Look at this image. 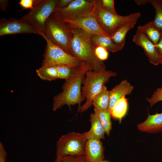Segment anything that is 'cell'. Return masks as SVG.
Returning a JSON list of instances; mask_svg holds the SVG:
<instances>
[{"label": "cell", "instance_id": "6da1fadb", "mask_svg": "<svg viewBox=\"0 0 162 162\" xmlns=\"http://www.w3.org/2000/svg\"><path fill=\"white\" fill-rule=\"evenodd\" d=\"M90 70H92L91 66L84 62L75 68L71 77L65 80L63 84L62 92L54 97L53 111H56L65 105L70 109L72 106L77 104L78 110L80 108L81 103L85 100L82 94V85L86 73Z\"/></svg>", "mask_w": 162, "mask_h": 162}, {"label": "cell", "instance_id": "7a4b0ae2", "mask_svg": "<svg viewBox=\"0 0 162 162\" xmlns=\"http://www.w3.org/2000/svg\"><path fill=\"white\" fill-rule=\"evenodd\" d=\"M66 23L70 34L71 55L81 62L89 64L94 72L106 69V65L103 62L98 59L95 55L90 34L78 27Z\"/></svg>", "mask_w": 162, "mask_h": 162}, {"label": "cell", "instance_id": "3957f363", "mask_svg": "<svg viewBox=\"0 0 162 162\" xmlns=\"http://www.w3.org/2000/svg\"><path fill=\"white\" fill-rule=\"evenodd\" d=\"M116 73L112 70H103L95 72L92 70L87 72L82 82V94L85 102L78 110V112H83L92 105L94 98L110 78L116 76Z\"/></svg>", "mask_w": 162, "mask_h": 162}, {"label": "cell", "instance_id": "277c9868", "mask_svg": "<svg viewBox=\"0 0 162 162\" xmlns=\"http://www.w3.org/2000/svg\"><path fill=\"white\" fill-rule=\"evenodd\" d=\"M87 140L85 132L72 131L62 135L56 143V157L85 155Z\"/></svg>", "mask_w": 162, "mask_h": 162}, {"label": "cell", "instance_id": "5b68a950", "mask_svg": "<svg viewBox=\"0 0 162 162\" xmlns=\"http://www.w3.org/2000/svg\"><path fill=\"white\" fill-rule=\"evenodd\" d=\"M44 34L52 43L71 55L70 32L66 23L56 16L54 12L46 22Z\"/></svg>", "mask_w": 162, "mask_h": 162}, {"label": "cell", "instance_id": "8992f818", "mask_svg": "<svg viewBox=\"0 0 162 162\" xmlns=\"http://www.w3.org/2000/svg\"><path fill=\"white\" fill-rule=\"evenodd\" d=\"M92 14L103 29L110 37L121 25L131 20L138 19L141 16L139 12L125 16L110 13L102 8L100 0H96Z\"/></svg>", "mask_w": 162, "mask_h": 162}, {"label": "cell", "instance_id": "52a82bcc", "mask_svg": "<svg viewBox=\"0 0 162 162\" xmlns=\"http://www.w3.org/2000/svg\"><path fill=\"white\" fill-rule=\"evenodd\" d=\"M59 0H42L27 14L21 19L34 26L39 32L44 34L46 22L55 11Z\"/></svg>", "mask_w": 162, "mask_h": 162}, {"label": "cell", "instance_id": "ba28073f", "mask_svg": "<svg viewBox=\"0 0 162 162\" xmlns=\"http://www.w3.org/2000/svg\"><path fill=\"white\" fill-rule=\"evenodd\" d=\"M40 35L45 40L46 43L42 66L64 64L76 68L81 64L82 62L54 44L44 34H42Z\"/></svg>", "mask_w": 162, "mask_h": 162}, {"label": "cell", "instance_id": "9c48e42d", "mask_svg": "<svg viewBox=\"0 0 162 162\" xmlns=\"http://www.w3.org/2000/svg\"><path fill=\"white\" fill-rule=\"evenodd\" d=\"M96 0H73L68 6L56 8L55 14L62 20H72L92 14Z\"/></svg>", "mask_w": 162, "mask_h": 162}, {"label": "cell", "instance_id": "30bf717a", "mask_svg": "<svg viewBox=\"0 0 162 162\" xmlns=\"http://www.w3.org/2000/svg\"><path fill=\"white\" fill-rule=\"evenodd\" d=\"M21 33H34L39 32L34 26L23 20L2 18L0 20V36Z\"/></svg>", "mask_w": 162, "mask_h": 162}, {"label": "cell", "instance_id": "8fae6325", "mask_svg": "<svg viewBox=\"0 0 162 162\" xmlns=\"http://www.w3.org/2000/svg\"><path fill=\"white\" fill-rule=\"evenodd\" d=\"M133 41L136 45L143 48L151 63L154 65L160 64L162 58L159 54L155 45L138 29L133 37Z\"/></svg>", "mask_w": 162, "mask_h": 162}, {"label": "cell", "instance_id": "7c38bea8", "mask_svg": "<svg viewBox=\"0 0 162 162\" xmlns=\"http://www.w3.org/2000/svg\"><path fill=\"white\" fill-rule=\"evenodd\" d=\"M62 20L82 29L90 35H98L110 38L103 29L92 14L79 19Z\"/></svg>", "mask_w": 162, "mask_h": 162}, {"label": "cell", "instance_id": "4fadbf2b", "mask_svg": "<svg viewBox=\"0 0 162 162\" xmlns=\"http://www.w3.org/2000/svg\"><path fill=\"white\" fill-rule=\"evenodd\" d=\"M104 148L100 140L93 138L88 140L85 155L88 162H101L104 160Z\"/></svg>", "mask_w": 162, "mask_h": 162}, {"label": "cell", "instance_id": "5bb4252c", "mask_svg": "<svg viewBox=\"0 0 162 162\" xmlns=\"http://www.w3.org/2000/svg\"><path fill=\"white\" fill-rule=\"evenodd\" d=\"M133 85L126 79L122 80L110 91L109 108L111 110L119 99L124 96L131 94L134 89Z\"/></svg>", "mask_w": 162, "mask_h": 162}, {"label": "cell", "instance_id": "9a60e30c", "mask_svg": "<svg viewBox=\"0 0 162 162\" xmlns=\"http://www.w3.org/2000/svg\"><path fill=\"white\" fill-rule=\"evenodd\" d=\"M137 129L140 131L149 133L162 132V112L148 114L146 120L137 125Z\"/></svg>", "mask_w": 162, "mask_h": 162}, {"label": "cell", "instance_id": "2e32d148", "mask_svg": "<svg viewBox=\"0 0 162 162\" xmlns=\"http://www.w3.org/2000/svg\"><path fill=\"white\" fill-rule=\"evenodd\" d=\"M89 121L91 124L90 128L88 131L85 132L87 140L93 138L104 139L106 134L104 128L94 113L90 114Z\"/></svg>", "mask_w": 162, "mask_h": 162}, {"label": "cell", "instance_id": "e0dca14e", "mask_svg": "<svg viewBox=\"0 0 162 162\" xmlns=\"http://www.w3.org/2000/svg\"><path fill=\"white\" fill-rule=\"evenodd\" d=\"M138 20H131L119 26L110 37L112 41L116 44L124 46L127 33L133 28L136 23Z\"/></svg>", "mask_w": 162, "mask_h": 162}, {"label": "cell", "instance_id": "ac0fdd59", "mask_svg": "<svg viewBox=\"0 0 162 162\" xmlns=\"http://www.w3.org/2000/svg\"><path fill=\"white\" fill-rule=\"evenodd\" d=\"M91 41L93 46H100L112 52L121 50L124 46L115 44L111 38L98 35H90Z\"/></svg>", "mask_w": 162, "mask_h": 162}, {"label": "cell", "instance_id": "d6986e66", "mask_svg": "<svg viewBox=\"0 0 162 162\" xmlns=\"http://www.w3.org/2000/svg\"><path fill=\"white\" fill-rule=\"evenodd\" d=\"M137 29L143 33L155 45L161 35L162 31L154 26L152 21L143 25H139Z\"/></svg>", "mask_w": 162, "mask_h": 162}, {"label": "cell", "instance_id": "ffe728a7", "mask_svg": "<svg viewBox=\"0 0 162 162\" xmlns=\"http://www.w3.org/2000/svg\"><path fill=\"white\" fill-rule=\"evenodd\" d=\"M110 103V91L104 86L93 99L92 105L94 107L105 110L109 108Z\"/></svg>", "mask_w": 162, "mask_h": 162}, {"label": "cell", "instance_id": "44dd1931", "mask_svg": "<svg viewBox=\"0 0 162 162\" xmlns=\"http://www.w3.org/2000/svg\"><path fill=\"white\" fill-rule=\"evenodd\" d=\"M94 113L97 116L101 123L107 136L110 135L112 129V122L111 119L110 110L108 108L102 110L94 107Z\"/></svg>", "mask_w": 162, "mask_h": 162}, {"label": "cell", "instance_id": "7402d4cb", "mask_svg": "<svg viewBox=\"0 0 162 162\" xmlns=\"http://www.w3.org/2000/svg\"><path fill=\"white\" fill-rule=\"evenodd\" d=\"M128 106V99L124 96L118 100L110 110L111 116L118 119L120 122L127 112Z\"/></svg>", "mask_w": 162, "mask_h": 162}, {"label": "cell", "instance_id": "603a6c76", "mask_svg": "<svg viewBox=\"0 0 162 162\" xmlns=\"http://www.w3.org/2000/svg\"><path fill=\"white\" fill-rule=\"evenodd\" d=\"M36 72L39 78L44 80L51 81L58 79L55 66H42L36 70Z\"/></svg>", "mask_w": 162, "mask_h": 162}, {"label": "cell", "instance_id": "cb8c5ba5", "mask_svg": "<svg viewBox=\"0 0 162 162\" xmlns=\"http://www.w3.org/2000/svg\"><path fill=\"white\" fill-rule=\"evenodd\" d=\"M149 3L155 10V16L152 21L153 23L162 31V0H149Z\"/></svg>", "mask_w": 162, "mask_h": 162}, {"label": "cell", "instance_id": "d4e9b609", "mask_svg": "<svg viewBox=\"0 0 162 162\" xmlns=\"http://www.w3.org/2000/svg\"><path fill=\"white\" fill-rule=\"evenodd\" d=\"M57 71L58 79L67 80L72 75L75 68L69 65L64 64L55 65Z\"/></svg>", "mask_w": 162, "mask_h": 162}, {"label": "cell", "instance_id": "484cf974", "mask_svg": "<svg viewBox=\"0 0 162 162\" xmlns=\"http://www.w3.org/2000/svg\"><path fill=\"white\" fill-rule=\"evenodd\" d=\"M146 100L149 103L151 107L158 102L162 101V85L153 93L151 97L146 98Z\"/></svg>", "mask_w": 162, "mask_h": 162}, {"label": "cell", "instance_id": "4316f807", "mask_svg": "<svg viewBox=\"0 0 162 162\" xmlns=\"http://www.w3.org/2000/svg\"><path fill=\"white\" fill-rule=\"evenodd\" d=\"M93 46L94 53L98 59L103 62L108 58V52L105 48L98 46Z\"/></svg>", "mask_w": 162, "mask_h": 162}, {"label": "cell", "instance_id": "83f0119b", "mask_svg": "<svg viewBox=\"0 0 162 162\" xmlns=\"http://www.w3.org/2000/svg\"><path fill=\"white\" fill-rule=\"evenodd\" d=\"M100 2L101 6L104 10L113 14H118L115 9L114 0H100Z\"/></svg>", "mask_w": 162, "mask_h": 162}, {"label": "cell", "instance_id": "f1b7e54d", "mask_svg": "<svg viewBox=\"0 0 162 162\" xmlns=\"http://www.w3.org/2000/svg\"><path fill=\"white\" fill-rule=\"evenodd\" d=\"M60 159L62 162H88L85 155L67 156Z\"/></svg>", "mask_w": 162, "mask_h": 162}, {"label": "cell", "instance_id": "f546056e", "mask_svg": "<svg viewBox=\"0 0 162 162\" xmlns=\"http://www.w3.org/2000/svg\"><path fill=\"white\" fill-rule=\"evenodd\" d=\"M42 0H20L19 4L23 9H32L36 5L40 3Z\"/></svg>", "mask_w": 162, "mask_h": 162}, {"label": "cell", "instance_id": "4dcf8cb0", "mask_svg": "<svg viewBox=\"0 0 162 162\" xmlns=\"http://www.w3.org/2000/svg\"><path fill=\"white\" fill-rule=\"evenodd\" d=\"M7 154L3 143L0 142V162H6Z\"/></svg>", "mask_w": 162, "mask_h": 162}, {"label": "cell", "instance_id": "1f68e13d", "mask_svg": "<svg viewBox=\"0 0 162 162\" xmlns=\"http://www.w3.org/2000/svg\"><path fill=\"white\" fill-rule=\"evenodd\" d=\"M73 0H59L57 8H62L66 7L70 4Z\"/></svg>", "mask_w": 162, "mask_h": 162}, {"label": "cell", "instance_id": "d6a6232c", "mask_svg": "<svg viewBox=\"0 0 162 162\" xmlns=\"http://www.w3.org/2000/svg\"><path fill=\"white\" fill-rule=\"evenodd\" d=\"M155 46L159 54L162 58V34L158 44Z\"/></svg>", "mask_w": 162, "mask_h": 162}, {"label": "cell", "instance_id": "836d02e7", "mask_svg": "<svg viewBox=\"0 0 162 162\" xmlns=\"http://www.w3.org/2000/svg\"><path fill=\"white\" fill-rule=\"evenodd\" d=\"M9 2L7 0H0V7L1 9L3 11H5L8 4Z\"/></svg>", "mask_w": 162, "mask_h": 162}, {"label": "cell", "instance_id": "e575fe53", "mask_svg": "<svg viewBox=\"0 0 162 162\" xmlns=\"http://www.w3.org/2000/svg\"><path fill=\"white\" fill-rule=\"evenodd\" d=\"M149 0H135L136 4L139 5H145L149 3Z\"/></svg>", "mask_w": 162, "mask_h": 162}, {"label": "cell", "instance_id": "d590c367", "mask_svg": "<svg viewBox=\"0 0 162 162\" xmlns=\"http://www.w3.org/2000/svg\"><path fill=\"white\" fill-rule=\"evenodd\" d=\"M53 162H62L60 158L56 157Z\"/></svg>", "mask_w": 162, "mask_h": 162}, {"label": "cell", "instance_id": "8d00e7d4", "mask_svg": "<svg viewBox=\"0 0 162 162\" xmlns=\"http://www.w3.org/2000/svg\"><path fill=\"white\" fill-rule=\"evenodd\" d=\"M101 162H109V161H105V160H103Z\"/></svg>", "mask_w": 162, "mask_h": 162}, {"label": "cell", "instance_id": "74e56055", "mask_svg": "<svg viewBox=\"0 0 162 162\" xmlns=\"http://www.w3.org/2000/svg\"><path fill=\"white\" fill-rule=\"evenodd\" d=\"M160 64H161L162 65V61L161 62Z\"/></svg>", "mask_w": 162, "mask_h": 162}]
</instances>
